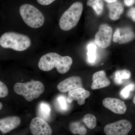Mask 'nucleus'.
Returning a JSON list of instances; mask_svg holds the SVG:
<instances>
[{
  "label": "nucleus",
  "instance_id": "nucleus-1",
  "mask_svg": "<svg viewBox=\"0 0 135 135\" xmlns=\"http://www.w3.org/2000/svg\"><path fill=\"white\" fill-rule=\"evenodd\" d=\"M72 64L73 59L70 56H62L58 53L51 52L42 56L38 65L44 71H49L56 68L59 73L64 74L70 70Z\"/></svg>",
  "mask_w": 135,
  "mask_h": 135
},
{
  "label": "nucleus",
  "instance_id": "nucleus-2",
  "mask_svg": "<svg viewBox=\"0 0 135 135\" xmlns=\"http://www.w3.org/2000/svg\"><path fill=\"white\" fill-rule=\"evenodd\" d=\"M31 39L27 35L15 32L5 33L0 38V45L3 48L16 51L26 50L31 46Z\"/></svg>",
  "mask_w": 135,
  "mask_h": 135
},
{
  "label": "nucleus",
  "instance_id": "nucleus-3",
  "mask_svg": "<svg viewBox=\"0 0 135 135\" xmlns=\"http://www.w3.org/2000/svg\"><path fill=\"white\" fill-rule=\"evenodd\" d=\"M83 4L81 2L74 3L60 17L59 25L64 31H68L75 27L79 21L83 11Z\"/></svg>",
  "mask_w": 135,
  "mask_h": 135
},
{
  "label": "nucleus",
  "instance_id": "nucleus-4",
  "mask_svg": "<svg viewBox=\"0 0 135 135\" xmlns=\"http://www.w3.org/2000/svg\"><path fill=\"white\" fill-rule=\"evenodd\" d=\"M14 91L17 95L23 96L26 101H31L40 97L44 90V86L39 81L32 80L22 83H17L13 87Z\"/></svg>",
  "mask_w": 135,
  "mask_h": 135
},
{
  "label": "nucleus",
  "instance_id": "nucleus-5",
  "mask_svg": "<svg viewBox=\"0 0 135 135\" xmlns=\"http://www.w3.org/2000/svg\"><path fill=\"white\" fill-rule=\"evenodd\" d=\"M19 11L24 22L30 27L36 29L44 24L45 18L43 14L33 5L23 4L20 6Z\"/></svg>",
  "mask_w": 135,
  "mask_h": 135
},
{
  "label": "nucleus",
  "instance_id": "nucleus-6",
  "mask_svg": "<svg viewBox=\"0 0 135 135\" xmlns=\"http://www.w3.org/2000/svg\"><path fill=\"white\" fill-rule=\"evenodd\" d=\"M132 128L129 121L120 120L107 125L104 128V132L106 135H127Z\"/></svg>",
  "mask_w": 135,
  "mask_h": 135
},
{
  "label": "nucleus",
  "instance_id": "nucleus-7",
  "mask_svg": "<svg viewBox=\"0 0 135 135\" xmlns=\"http://www.w3.org/2000/svg\"><path fill=\"white\" fill-rule=\"evenodd\" d=\"M112 34V28L109 25H100L98 31L95 35V43L101 48H107L111 45Z\"/></svg>",
  "mask_w": 135,
  "mask_h": 135
},
{
  "label": "nucleus",
  "instance_id": "nucleus-8",
  "mask_svg": "<svg viewBox=\"0 0 135 135\" xmlns=\"http://www.w3.org/2000/svg\"><path fill=\"white\" fill-rule=\"evenodd\" d=\"M30 129L33 135H51L52 130L46 120L40 117L32 119Z\"/></svg>",
  "mask_w": 135,
  "mask_h": 135
},
{
  "label": "nucleus",
  "instance_id": "nucleus-9",
  "mask_svg": "<svg viewBox=\"0 0 135 135\" xmlns=\"http://www.w3.org/2000/svg\"><path fill=\"white\" fill-rule=\"evenodd\" d=\"M135 38V34L130 27L119 28L113 34V40L114 43L124 44L132 41Z\"/></svg>",
  "mask_w": 135,
  "mask_h": 135
},
{
  "label": "nucleus",
  "instance_id": "nucleus-10",
  "mask_svg": "<svg viewBox=\"0 0 135 135\" xmlns=\"http://www.w3.org/2000/svg\"><path fill=\"white\" fill-rule=\"evenodd\" d=\"M102 103L105 107L117 114H123L127 111L125 102L118 98H107L103 99Z\"/></svg>",
  "mask_w": 135,
  "mask_h": 135
},
{
  "label": "nucleus",
  "instance_id": "nucleus-11",
  "mask_svg": "<svg viewBox=\"0 0 135 135\" xmlns=\"http://www.w3.org/2000/svg\"><path fill=\"white\" fill-rule=\"evenodd\" d=\"M20 123V118L17 116H5L0 118V133L3 134L9 133L18 127Z\"/></svg>",
  "mask_w": 135,
  "mask_h": 135
},
{
  "label": "nucleus",
  "instance_id": "nucleus-12",
  "mask_svg": "<svg viewBox=\"0 0 135 135\" xmlns=\"http://www.w3.org/2000/svg\"><path fill=\"white\" fill-rule=\"evenodd\" d=\"M83 86L81 78L79 76H73L59 83L57 85V88L60 92L64 93L77 88L83 87Z\"/></svg>",
  "mask_w": 135,
  "mask_h": 135
},
{
  "label": "nucleus",
  "instance_id": "nucleus-13",
  "mask_svg": "<svg viewBox=\"0 0 135 135\" xmlns=\"http://www.w3.org/2000/svg\"><path fill=\"white\" fill-rule=\"evenodd\" d=\"M90 95L89 91L81 87L69 91L66 99L68 103H71L74 101H76L78 104L82 105L85 104V99Z\"/></svg>",
  "mask_w": 135,
  "mask_h": 135
},
{
  "label": "nucleus",
  "instance_id": "nucleus-14",
  "mask_svg": "<svg viewBox=\"0 0 135 135\" xmlns=\"http://www.w3.org/2000/svg\"><path fill=\"white\" fill-rule=\"evenodd\" d=\"M92 83L91 86V89H100L109 86L110 84V81L107 77L106 73L103 70L95 73L92 75Z\"/></svg>",
  "mask_w": 135,
  "mask_h": 135
},
{
  "label": "nucleus",
  "instance_id": "nucleus-15",
  "mask_svg": "<svg viewBox=\"0 0 135 135\" xmlns=\"http://www.w3.org/2000/svg\"><path fill=\"white\" fill-rule=\"evenodd\" d=\"M109 10V16L110 19L113 20H118L124 11V7L119 1L107 3Z\"/></svg>",
  "mask_w": 135,
  "mask_h": 135
},
{
  "label": "nucleus",
  "instance_id": "nucleus-16",
  "mask_svg": "<svg viewBox=\"0 0 135 135\" xmlns=\"http://www.w3.org/2000/svg\"><path fill=\"white\" fill-rule=\"evenodd\" d=\"M69 129L73 134L86 135L87 130L85 126L80 122H73L69 125Z\"/></svg>",
  "mask_w": 135,
  "mask_h": 135
},
{
  "label": "nucleus",
  "instance_id": "nucleus-17",
  "mask_svg": "<svg viewBox=\"0 0 135 135\" xmlns=\"http://www.w3.org/2000/svg\"><path fill=\"white\" fill-rule=\"evenodd\" d=\"M51 109L50 105L45 102H41L38 107V117L48 121L50 118Z\"/></svg>",
  "mask_w": 135,
  "mask_h": 135
},
{
  "label": "nucleus",
  "instance_id": "nucleus-18",
  "mask_svg": "<svg viewBox=\"0 0 135 135\" xmlns=\"http://www.w3.org/2000/svg\"><path fill=\"white\" fill-rule=\"evenodd\" d=\"M131 77V73L128 70H119L116 71L114 73V80L117 84H121L123 80L129 79Z\"/></svg>",
  "mask_w": 135,
  "mask_h": 135
},
{
  "label": "nucleus",
  "instance_id": "nucleus-19",
  "mask_svg": "<svg viewBox=\"0 0 135 135\" xmlns=\"http://www.w3.org/2000/svg\"><path fill=\"white\" fill-rule=\"evenodd\" d=\"M87 5L92 8L98 16L101 15L103 11V0H88Z\"/></svg>",
  "mask_w": 135,
  "mask_h": 135
},
{
  "label": "nucleus",
  "instance_id": "nucleus-20",
  "mask_svg": "<svg viewBox=\"0 0 135 135\" xmlns=\"http://www.w3.org/2000/svg\"><path fill=\"white\" fill-rule=\"evenodd\" d=\"M83 121L90 129H94L97 126V118L91 114H87L83 117Z\"/></svg>",
  "mask_w": 135,
  "mask_h": 135
},
{
  "label": "nucleus",
  "instance_id": "nucleus-21",
  "mask_svg": "<svg viewBox=\"0 0 135 135\" xmlns=\"http://www.w3.org/2000/svg\"><path fill=\"white\" fill-rule=\"evenodd\" d=\"M88 60L90 63L95 62L97 58V46L93 43H90L87 47Z\"/></svg>",
  "mask_w": 135,
  "mask_h": 135
},
{
  "label": "nucleus",
  "instance_id": "nucleus-22",
  "mask_svg": "<svg viewBox=\"0 0 135 135\" xmlns=\"http://www.w3.org/2000/svg\"><path fill=\"white\" fill-rule=\"evenodd\" d=\"M135 89V84L131 83L127 85L120 91V95L123 99H127L130 96V92L134 90Z\"/></svg>",
  "mask_w": 135,
  "mask_h": 135
},
{
  "label": "nucleus",
  "instance_id": "nucleus-23",
  "mask_svg": "<svg viewBox=\"0 0 135 135\" xmlns=\"http://www.w3.org/2000/svg\"><path fill=\"white\" fill-rule=\"evenodd\" d=\"M9 90L7 85L0 80V98H5L8 96Z\"/></svg>",
  "mask_w": 135,
  "mask_h": 135
},
{
  "label": "nucleus",
  "instance_id": "nucleus-24",
  "mask_svg": "<svg viewBox=\"0 0 135 135\" xmlns=\"http://www.w3.org/2000/svg\"><path fill=\"white\" fill-rule=\"evenodd\" d=\"M57 104L60 109L63 111H65L68 109L67 99L63 96H59L57 99Z\"/></svg>",
  "mask_w": 135,
  "mask_h": 135
},
{
  "label": "nucleus",
  "instance_id": "nucleus-25",
  "mask_svg": "<svg viewBox=\"0 0 135 135\" xmlns=\"http://www.w3.org/2000/svg\"><path fill=\"white\" fill-rule=\"evenodd\" d=\"M128 16L131 18L135 22V7L131 8L128 11Z\"/></svg>",
  "mask_w": 135,
  "mask_h": 135
},
{
  "label": "nucleus",
  "instance_id": "nucleus-26",
  "mask_svg": "<svg viewBox=\"0 0 135 135\" xmlns=\"http://www.w3.org/2000/svg\"><path fill=\"white\" fill-rule=\"evenodd\" d=\"M56 0H37L39 4L42 5H48L51 4Z\"/></svg>",
  "mask_w": 135,
  "mask_h": 135
},
{
  "label": "nucleus",
  "instance_id": "nucleus-27",
  "mask_svg": "<svg viewBox=\"0 0 135 135\" xmlns=\"http://www.w3.org/2000/svg\"><path fill=\"white\" fill-rule=\"evenodd\" d=\"M123 2L127 7H131L135 4V0H123Z\"/></svg>",
  "mask_w": 135,
  "mask_h": 135
},
{
  "label": "nucleus",
  "instance_id": "nucleus-28",
  "mask_svg": "<svg viewBox=\"0 0 135 135\" xmlns=\"http://www.w3.org/2000/svg\"><path fill=\"white\" fill-rule=\"evenodd\" d=\"M103 1L107 3H111L115 2L118 0H103Z\"/></svg>",
  "mask_w": 135,
  "mask_h": 135
},
{
  "label": "nucleus",
  "instance_id": "nucleus-29",
  "mask_svg": "<svg viewBox=\"0 0 135 135\" xmlns=\"http://www.w3.org/2000/svg\"><path fill=\"white\" fill-rule=\"evenodd\" d=\"M3 104L0 101V112L3 110Z\"/></svg>",
  "mask_w": 135,
  "mask_h": 135
},
{
  "label": "nucleus",
  "instance_id": "nucleus-30",
  "mask_svg": "<svg viewBox=\"0 0 135 135\" xmlns=\"http://www.w3.org/2000/svg\"><path fill=\"white\" fill-rule=\"evenodd\" d=\"M133 103L135 105V95L133 99Z\"/></svg>",
  "mask_w": 135,
  "mask_h": 135
}]
</instances>
